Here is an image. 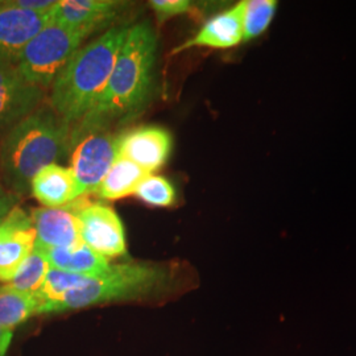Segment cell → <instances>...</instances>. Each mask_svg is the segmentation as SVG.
<instances>
[{
  "mask_svg": "<svg viewBox=\"0 0 356 356\" xmlns=\"http://www.w3.org/2000/svg\"><path fill=\"white\" fill-rule=\"evenodd\" d=\"M31 191L45 207H64L76 200V181L70 168L51 164L31 181Z\"/></svg>",
  "mask_w": 356,
  "mask_h": 356,
  "instance_id": "cell-15",
  "label": "cell"
},
{
  "mask_svg": "<svg viewBox=\"0 0 356 356\" xmlns=\"http://www.w3.org/2000/svg\"><path fill=\"white\" fill-rule=\"evenodd\" d=\"M170 134L161 127L136 128L118 138V153L144 170L152 172L165 164L172 152Z\"/></svg>",
  "mask_w": 356,
  "mask_h": 356,
  "instance_id": "cell-11",
  "label": "cell"
},
{
  "mask_svg": "<svg viewBox=\"0 0 356 356\" xmlns=\"http://www.w3.org/2000/svg\"><path fill=\"white\" fill-rule=\"evenodd\" d=\"M118 154V138L102 128L82 135L72 154L70 166L76 181V200L97 191Z\"/></svg>",
  "mask_w": 356,
  "mask_h": 356,
  "instance_id": "cell-7",
  "label": "cell"
},
{
  "mask_svg": "<svg viewBox=\"0 0 356 356\" xmlns=\"http://www.w3.org/2000/svg\"><path fill=\"white\" fill-rule=\"evenodd\" d=\"M44 254L47 256L49 267L90 279L102 276L110 268L107 259L92 251L83 242L76 243L70 247L45 250Z\"/></svg>",
  "mask_w": 356,
  "mask_h": 356,
  "instance_id": "cell-16",
  "label": "cell"
},
{
  "mask_svg": "<svg viewBox=\"0 0 356 356\" xmlns=\"http://www.w3.org/2000/svg\"><path fill=\"white\" fill-rule=\"evenodd\" d=\"M36 294L16 291L8 284L0 288V327L13 330L32 316L38 314Z\"/></svg>",
  "mask_w": 356,
  "mask_h": 356,
  "instance_id": "cell-19",
  "label": "cell"
},
{
  "mask_svg": "<svg viewBox=\"0 0 356 356\" xmlns=\"http://www.w3.org/2000/svg\"><path fill=\"white\" fill-rule=\"evenodd\" d=\"M13 330H7V329H1L0 327V356H4L7 354V350L13 341Z\"/></svg>",
  "mask_w": 356,
  "mask_h": 356,
  "instance_id": "cell-26",
  "label": "cell"
},
{
  "mask_svg": "<svg viewBox=\"0 0 356 356\" xmlns=\"http://www.w3.org/2000/svg\"><path fill=\"white\" fill-rule=\"evenodd\" d=\"M157 38L148 22L128 28L123 47L97 106L83 120L82 131L98 129L139 110L152 91Z\"/></svg>",
  "mask_w": 356,
  "mask_h": 356,
  "instance_id": "cell-1",
  "label": "cell"
},
{
  "mask_svg": "<svg viewBox=\"0 0 356 356\" xmlns=\"http://www.w3.org/2000/svg\"><path fill=\"white\" fill-rule=\"evenodd\" d=\"M4 194H6V191H4V189H3V188H1V185H0V198H1Z\"/></svg>",
  "mask_w": 356,
  "mask_h": 356,
  "instance_id": "cell-27",
  "label": "cell"
},
{
  "mask_svg": "<svg viewBox=\"0 0 356 356\" xmlns=\"http://www.w3.org/2000/svg\"><path fill=\"white\" fill-rule=\"evenodd\" d=\"M7 3L10 6L19 7V8L26 10V11L48 13H51L57 1H53V0H13V1H7Z\"/></svg>",
  "mask_w": 356,
  "mask_h": 356,
  "instance_id": "cell-24",
  "label": "cell"
},
{
  "mask_svg": "<svg viewBox=\"0 0 356 356\" xmlns=\"http://www.w3.org/2000/svg\"><path fill=\"white\" fill-rule=\"evenodd\" d=\"M36 245L31 216L15 206L0 226V281L10 282Z\"/></svg>",
  "mask_w": 356,
  "mask_h": 356,
  "instance_id": "cell-9",
  "label": "cell"
},
{
  "mask_svg": "<svg viewBox=\"0 0 356 356\" xmlns=\"http://www.w3.org/2000/svg\"><path fill=\"white\" fill-rule=\"evenodd\" d=\"M91 33L49 23L28 42L16 69L28 83L38 89L51 88L54 79Z\"/></svg>",
  "mask_w": 356,
  "mask_h": 356,
  "instance_id": "cell-5",
  "label": "cell"
},
{
  "mask_svg": "<svg viewBox=\"0 0 356 356\" xmlns=\"http://www.w3.org/2000/svg\"><path fill=\"white\" fill-rule=\"evenodd\" d=\"M169 281L165 268L148 263H127L110 266L88 285L67 293L53 313L83 309L113 301L139 298L161 289Z\"/></svg>",
  "mask_w": 356,
  "mask_h": 356,
  "instance_id": "cell-4",
  "label": "cell"
},
{
  "mask_svg": "<svg viewBox=\"0 0 356 356\" xmlns=\"http://www.w3.org/2000/svg\"><path fill=\"white\" fill-rule=\"evenodd\" d=\"M122 6L124 3L114 0H63L57 1L49 13V23L94 32L98 26L114 19Z\"/></svg>",
  "mask_w": 356,
  "mask_h": 356,
  "instance_id": "cell-12",
  "label": "cell"
},
{
  "mask_svg": "<svg viewBox=\"0 0 356 356\" xmlns=\"http://www.w3.org/2000/svg\"><path fill=\"white\" fill-rule=\"evenodd\" d=\"M242 41V8L241 3H238L229 10L210 17L193 38L173 49L172 54L191 48L229 49L239 45Z\"/></svg>",
  "mask_w": 356,
  "mask_h": 356,
  "instance_id": "cell-13",
  "label": "cell"
},
{
  "mask_svg": "<svg viewBox=\"0 0 356 356\" xmlns=\"http://www.w3.org/2000/svg\"><path fill=\"white\" fill-rule=\"evenodd\" d=\"M90 281V277L69 273L56 268H49L45 280L42 282L40 291L36 293V297L40 302L38 314L53 313L56 306L64 300L67 293L88 285Z\"/></svg>",
  "mask_w": 356,
  "mask_h": 356,
  "instance_id": "cell-18",
  "label": "cell"
},
{
  "mask_svg": "<svg viewBox=\"0 0 356 356\" xmlns=\"http://www.w3.org/2000/svg\"><path fill=\"white\" fill-rule=\"evenodd\" d=\"M16 204H17L16 194H7L6 193L0 198V226H1L3 220L6 219V216H8V213L16 206Z\"/></svg>",
  "mask_w": 356,
  "mask_h": 356,
  "instance_id": "cell-25",
  "label": "cell"
},
{
  "mask_svg": "<svg viewBox=\"0 0 356 356\" xmlns=\"http://www.w3.org/2000/svg\"><path fill=\"white\" fill-rule=\"evenodd\" d=\"M242 8L243 41L259 38L267 31L272 23L277 1L275 0H243Z\"/></svg>",
  "mask_w": 356,
  "mask_h": 356,
  "instance_id": "cell-20",
  "label": "cell"
},
{
  "mask_svg": "<svg viewBox=\"0 0 356 356\" xmlns=\"http://www.w3.org/2000/svg\"><path fill=\"white\" fill-rule=\"evenodd\" d=\"M135 194L145 204L157 207H168L176 201V191L172 184L166 178L156 175L144 178Z\"/></svg>",
  "mask_w": 356,
  "mask_h": 356,
  "instance_id": "cell-22",
  "label": "cell"
},
{
  "mask_svg": "<svg viewBox=\"0 0 356 356\" xmlns=\"http://www.w3.org/2000/svg\"><path fill=\"white\" fill-rule=\"evenodd\" d=\"M31 219L36 231L35 247L38 250L70 247L82 242L76 216L66 207L33 209Z\"/></svg>",
  "mask_w": 356,
  "mask_h": 356,
  "instance_id": "cell-14",
  "label": "cell"
},
{
  "mask_svg": "<svg viewBox=\"0 0 356 356\" xmlns=\"http://www.w3.org/2000/svg\"><path fill=\"white\" fill-rule=\"evenodd\" d=\"M69 144V126L51 108L38 107L15 124L0 147V166L16 193L31 189V181L45 166L56 164Z\"/></svg>",
  "mask_w": 356,
  "mask_h": 356,
  "instance_id": "cell-3",
  "label": "cell"
},
{
  "mask_svg": "<svg viewBox=\"0 0 356 356\" xmlns=\"http://www.w3.org/2000/svg\"><path fill=\"white\" fill-rule=\"evenodd\" d=\"M149 6L157 13L160 20L182 15L191 10V3L188 0H152Z\"/></svg>",
  "mask_w": 356,
  "mask_h": 356,
  "instance_id": "cell-23",
  "label": "cell"
},
{
  "mask_svg": "<svg viewBox=\"0 0 356 356\" xmlns=\"http://www.w3.org/2000/svg\"><path fill=\"white\" fill-rule=\"evenodd\" d=\"M128 28L114 26L72 57L51 85V108L69 126L97 106L123 47Z\"/></svg>",
  "mask_w": 356,
  "mask_h": 356,
  "instance_id": "cell-2",
  "label": "cell"
},
{
  "mask_svg": "<svg viewBox=\"0 0 356 356\" xmlns=\"http://www.w3.org/2000/svg\"><path fill=\"white\" fill-rule=\"evenodd\" d=\"M147 170L118 154L114 164L103 178L97 194L107 201H115L135 194L143 179L149 176Z\"/></svg>",
  "mask_w": 356,
  "mask_h": 356,
  "instance_id": "cell-17",
  "label": "cell"
},
{
  "mask_svg": "<svg viewBox=\"0 0 356 356\" xmlns=\"http://www.w3.org/2000/svg\"><path fill=\"white\" fill-rule=\"evenodd\" d=\"M44 90L28 83L16 66L0 65V134L38 110Z\"/></svg>",
  "mask_w": 356,
  "mask_h": 356,
  "instance_id": "cell-10",
  "label": "cell"
},
{
  "mask_svg": "<svg viewBox=\"0 0 356 356\" xmlns=\"http://www.w3.org/2000/svg\"><path fill=\"white\" fill-rule=\"evenodd\" d=\"M49 268L44 251L35 247L33 252L26 257L8 285L19 292L36 294L45 280Z\"/></svg>",
  "mask_w": 356,
  "mask_h": 356,
  "instance_id": "cell-21",
  "label": "cell"
},
{
  "mask_svg": "<svg viewBox=\"0 0 356 356\" xmlns=\"http://www.w3.org/2000/svg\"><path fill=\"white\" fill-rule=\"evenodd\" d=\"M74 213L81 241L104 259L119 257L127 252L126 234L120 218L108 206L91 204L79 197L64 206Z\"/></svg>",
  "mask_w": 356,
  "mask_h": 356,
  "instance_id": "cell-6",
  "label": "cell"
},
{
  "mask_svg": "<svg viewBox=\"0 0 356 356\" xmlns=\"http://www.w3.org/2000/svg\"><path fill=\"white\" fill-rule=\"evenodd\" d=\"M0 6V65L16 66L28 42L49 24V13L26 11L1 1Z\"/></svg>",
  "mask_w": 356,
  "mask_h": 356,
  "instance_id": "cell-8",
  "label": "cell"
}]
</instances>
